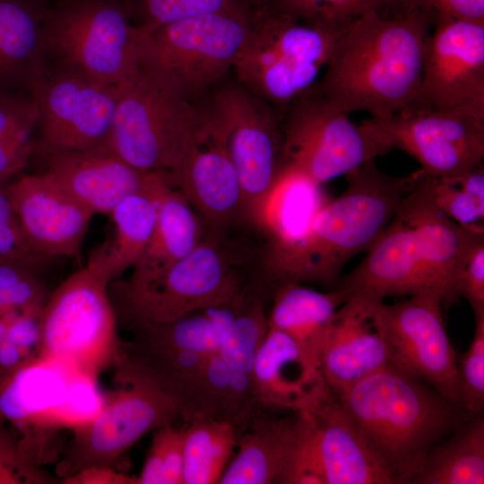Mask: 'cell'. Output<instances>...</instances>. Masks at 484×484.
<instances>
[{"instance_id":"obj_32","label":"cell","mask_w":484,"mask_h":484,"mask_svg":"<svg viewBox=\"0 0 484 484\" xmlns=\"http://www.w3.org/2000/svg\"><path fill=\"white\" fill-rule=\"evenodd\" d=\"M238 431L225 420L196 418L184 428L183 484L219 483Z\"/></svg>"},{"instance_id":"obj_17","label":"cell","mask_w":484,"mask_h":484,"mask_svg":"<svg viewBox=\"0 0 484 484\" xmlns=\"http://www.w3.org/2000/svg\"><path fill=\"white\" fill-rule=\"evenodd\" d=\"M369 122L393 148L405 151L432 177H452L484 165V119L414 106Z\"/></svg>"},{"instance_id":"obj_25","label":"cell","mask_w":484,"mask_h":484,"mask_svg":"<svg viewBox=\"0 0 484 484\" xmlns=\"http://www.w3.org/2000/svg\"><path fill=\"white\" fill-rule=\"evenodd\" d=\"M45 0H0V91L29 93L46 64Z\"/></svg>"},{"instance_id":"obj_16","label":"cell","mask_w":484,"mask_h":484,"mask_svg":"<svg viewBox=\"0 0 484 484\" xmlns=\"http://www.w3.org/2000/svg\"><path fill=\"white\" fill-rule=\"evenodd\" d=\"M419 105L484 119V23L436 14Z\"/></svg>"},{"instance_id":"obj_33","label":"cell","mask_w":484,"mask_h":484,"mask_svg":"<svg viewBox=\"0 0 484 484\" xmlns=\"http://www.w3.org/2000/svg\"><path fill=\"white\" fill-rule=\"evenodd\" d=\"M39 108L26 92L0 91V182L19 173L33 154Z\"/></svg>"},{"instance_id":"obj_5","label":"cell","mask_w":484,"mask_h":484,"mask_svg":"<svg viewBox=\"0 0 484 484\" xmlns=\"http://www.w3.org/2000/svg\"><path fill=\"white\" fill-rule=\"evenodd\" d=\"M253 13L244 7L152 29L135 26L137 71L168 93L197 103L233 70Z\"/></svg>"},{"instance_id":"obj_37","label":"cell","mask_w":484,"mask_h":484,"mask_svg":"<svg viewBox=\"0 0 484 484\" xmlns=\"http://www.w3.org/2000/svg\"><path fill=\"white\" fill-rule=\"evenodd\" d=\"M133 23L152 29L200 14L251 7L246 0H120Z\"/></svg>"},{"instance_id":"obj_49","label":"cell","mask_w":484,"mask_h":484,"mask_svg":"<svg viewBox=\"0 0 484 484\" xmlns=\"http://www.w3.org/2000/svg\"><path fill=\"white\" fill-rule=\"evenodd\" d=\"M272 0H246L252 9L257 10L267 5Z\"/></svg>"},{"instance_id":"obj_1","label":"cell","mask_w":484,"mask_h":484,"mask_svg":"<svg viewBox=\"0 0 484 484\" xmlns=\"http://www.w3.org/2000/svg\"><path fill=\"white\" fill-rule=\"evenodd\" d=\"M411 187L367 256L334 288L347 297L382 302L387 297L430 294L443 306L459 298V275L484 233L465 229L443 213L425 176L413 172Z\"/></svg>"},{"instance_id":"obj_50","label":"cell","mask_w":484,"mask_h":484,"mask_svg":"<svg viewBox=\"0 0 484 484\" xmlns=\"http://www.w3.org/2000/svg\"><path fill=\"white\" fill-rule=\"evenodd\" d=\"M9 310H7L5 308V307L4 306L3 302H2V299L0 298V316H2L4 314H5L6 312H8Z\"/></svg>"},{"instance_id":"obj_35","label":"cell","mask_w":484,"mask_h":484,"mask_svg":"<svg viewBox=\"0 0 484 484\" xmlns=\"http://www.w3.org/2000/svg\"><path fill=\"white\" fill-rule=\"evenodd\" d=\"M268 329L264 298L245 299L224 333L216 354L229 367L251 376L255 355Z\"/></svg>"},{"instance_id":"obj_42","label":"cell","mask_w":484,"mask_h":484,"mask_svg":"<svg viewBox=\"0 0 484 484\" xmlns=\"http://www.w3.org/2000/svg\"><path fill=\"white\" fill-rule=\"evenodd\" d=\"M0 259L23 261L39 266L51 261L35 251L28 242L10 199L8 182H0Z\"/></svg>"},{"instance_id":"obj_3","label":"cell","mask_w":484,"mask_h":484,"mask_svg":"<svg viewBox=\"0 0 484 484\" xmlns=\"http://www.w3.org/2000/svg\"><path fill=\"white\" fill-rule=\"evenodd\" d=\"M334 396L395 484H409L459 423L458 407L392 365Z\"/></svg>"},{"instance_id":"obj_31","label":"cell","mask_w":484,"mask_h":484,"mask_svg":"<svg viewBox=\"0 0 484 484\" xmlns=\"http://www.w3.org/2000/svg\"><path fill=\"white\" fill-rule=\"evenodd\" d=\"M445 442L428 453L409 484H483L484 419L474 418L456 426Z\"/></svg>"},{"instance_id":"obj_48","label":"cell","mask_w":484,"mask_h":484,"mask_svg":"<svg viewBox=\"0 0 484 484\" xmlns=\"http://www.w3.org/2000/svg\"><path fill=\"white\" fill-rule=\"evenodd\" d=\"M18 310L12 309L0 316V347L4 340L8 325Z\"/></svg>"},{"instance_id":"obj_24","label":"cell","mask_w":484,"mask_h":484,"mask_svg":"<svg viewBox=\"0 0 484 484\" xmlns=\"http://www.w3.org/2000/svg\"><path fill=\"white\" fill-rule=\"evenodd\" d=\"M329 200L323 184L285 166L265 200L257 226L267 238L264 272L300 242Z\"/></svg>"},{"instance_id":"obj_8","label":"cell","mask_w":484,"mask_h":484,"mask_svg":"<svg viewBox=\"0 0 484 484\" xmlns=\"http://www.w3.org/2000/svg\"><path fill=\"white\" fill-rule=\"evenodd\" d=\"M198 103L160 89L138 71L119 85L107 147L133 167L169 173L203 135Z\"/></svg>"},{"instance_id":"obj_29","label":"cell","mask_w":484,"mask_h":484,"mask_svg":"<svg viewBox=\"0 0 484 484\" xmlns=\"http://www.w3.org/2000/svg\"><path fill=\"white\" fill-rule=\"evenodd\" d=\"M346 300L337 288L321 292L301 283L283 284L273 290L268 324L290 336L318 367L327 328Z\"/></svg>"},{"instance_id":"obj_45","label":"cell","mask_w":484,"mask_h":484,"mask_svg":"<svg viewBox=\"0 0 484 484\" xmlns=\"http://www.w3.org/2000/svg\"><path fill=\"white\" fill-rule=\"evenodd\" d=\"M41 310H18L12 318L5 338L30 359H39Z\"/></svg>"},{"instance_id":"obj_2","label":"cell","mask_w":484,"mask_h":484,"mask_svg":"<svg viewBox=\"0 0 484 484\" xmlns=\"http://www.w3.org/2000/svg\"><path fill=\"white\" fill-rule=\"evenodd\" d=\"M435 19L433 11L419 7L359 16L335 42L317 88L343 112L364 111L375 120L419 105Z\"/></svg>"},{"instance_id":"obj_18","label":"cell","mask_w":484,"mask_h":484,"mask_svg":"<svg viewBox=\"0 0 484 484\" xmlns=\"http://www.w3.org/2000/svg\"><path fill=\"white\" fill-rule=\"evenodd\" d=\"M33 153L43 160L42 173L93 215H108L125 197L152 189L163 174L136 169L108 147L66 151L35 142Z\"/></svg>"},{"instance_id":"obj_27","label":"cell","mask_w":484,"mask_h":484,"mask_svg":"<svg viewBox=\"0 0 484 484\" xmlns=\"http://www.w3.org/2000/svg\"><path fill=\"white\" fill-rule=\"evenodd\" d=\"M203 237V220L168 179L160 194L154 230L124 282L140 286L154 280L192 252Z\"/></svg>"},{"instance_id":"obj_9","label":"cell","mask_w":484,"mask_h":484,"mask_svg":"<svg viewBox=\"0 0 484 484\" xmlns=\"http://www.w3.org/2000/svg\"><path fill=\"white\" fill-rule=\"evenodd\" d=\"M218 236L204 235L186 257L145 284L110 283L117 322L169 323L241 300L245 290Z\"/></svg>"},{"instance_id":"obj_30","label":"cell","mask_w":484,"mask_h":484,"mask_svg":"<svg viewBox=\"0 0 484 484\" xmlns=\"http://www.w3.org/2000/svg\"><path fill=\"white\" fill-rule=\"evenodd\" d=\"M245 298L237 303L200 310L169 323L118 322L134 338L130 342L149 348L217 353L223 334L231 324Z\"/></svg>"},{"instance_id":"obj_43","label":"cell","mask_w":484,"mask_h":484,"mask_svg":"<svg viewBox=\"0 0 484 484\" xmlns=\"http://www.w3.org/2000/svg\"><path fill=\"white\" fill-rule=\"evenodd\" d=\"M48 480L26 461L18 436L0 420V484L46 483Z\"/></svg>"},{"instance_id":"obj_26","label":"cell","mask_w":484,"mask_h":484,"mask_svg":"<svg viewBox=\"0 0 484 484\" xmlns=\"http://www.w3.org/2000/svg\"><path fill=\"white\" fill-rule=\"evenodd\" d=\"M167 182L163 173L152 189L125 197L108 214L112 234L91 251L86 263L107 284L132 269L143 253L155 228L160 194Z\"/></svg>"},{"instance_id":"obj_28","label":"cell","mask_w":484,"mask_h":484,"mask_svg":"<svg viewBox=\"0 0 484 484\" xmlns=\"http://www.w3.org/2000/svg\"><path fill=\"white\" fill-rule=\"evenodd\" d=\"M255 419L238 436V451L228 463L219 484L278 483L297 441L298 416Z\"/></svg>"},{"instance_id":"obj_10","label":"cell","mask_w":484,"mask_h":484,"mask_svg":"<svg viewBox=\"0 0 484 484\" xmlns=\"http://www.w3.org/2000/svg\"><path fill=\"white\" fill-rule=\"evenodd\" d=\"M117 328L108 284L85 264L52 290L42 308L39 359L94 378L118 358Z\"/></svg>"},{"instance_id":"obj_44","label":"cell","mask_w":484,"mask_h":484,"mask_svg":"<svg viewBox=\"0 0 484 484\" xmlns=\"http://www.w3.org/2000/svg\"><path fill=\"white\" fill-rule=\"evenodd\" d=\"M456 293L469 302L473 315L484 314V242L477 246L462 270Z\"/></svg>"},{"instance_id":"obj_39","label":"cell","mask_w":484,"mask_h":484,"mask_svg":"<svg viewBox=\"0 0 484 484\" xmlns=\"http://www.w3.org/2000/svg\"><path fill=\"white\" fill-rule=\"evenodd\" d=\"M184 428L156 429L136 484H183Z\"/></svg>"},{"instance_id":"obj_46","label":"cell","mask_w":484,"mask_h":484,"mask_svg":"<svg viewBox=\"0 0 484 484\" xmlns=\"http://www.w3.org/2000/svg\"><path fill=\"white\" fill-rule=\"evenodd\" d=\"M399 11L425 8L436 14L484 23V0H398Z\"/></svg>"},{"instance_id":"obj_36","label":"cell","mask_w":484,"mask_h":484,"mask_svg":"<svg viewBox=\"0 0 484 484\" xmlns=\"http://www.w3.org/2000/svg\"><path fill=\"white\" fill-rule=\"evenodd\" d=\"M264 7L303 21L343 28L371 12L399 11L398 0H272Z\"/></svg>"},{"instance_id":"obj_34","label":"cell","mask_w":484,"mask_h":484,"mask_svg":"<svg viewBox=\"0 0 484 484\" xmlns=\"http://www.w3.org/2000/svg\"><path fill=\"white\" fill-rule=\"evenodd\" d=\"M424 176L443 213L465 229L484 233V165L452 177Z\"/></svg>"},{"instance_id":"obj_22","label":"cell","mask_w":484,"mask_h":484,"mask_svg":"<svg viewBox=\"0 0 484 484\" xmlns=\"http://www.w3.org/2000/svg\"><path fill=\"white\" fill-rule=\"evenodd\" d=\"M324 471L326 484H391L364 438L328 391L300 411Z\"/></svg>"},{"instance_id":"obj_12","label":"cell","mask_w":484,"mask_h":484,"mask_svg":"<svg viewBox=\"0 0 484 484\" xmlns=\"http://www.w3.org/2000/svg\"><path fill=\"white\" fill-rule=\"evenodd\" d=\"M122 387L94 416L73 426V436L58 465L63 480L82 471L112 464L151 430L174 425L176 402L150 376L118 358Z\"/></svg>"},{"instance_id":"obj_7","label":"cell","mask_w":484,"mask_h":484,"mask_svg":"<svg viewBox=\"0 0 484 484\" xmlns=\"http://www.w3.org/2000/svg\"><path fill=\"white\" fill-rule=\"evenodd\" d=\"M197 103L223 137L239 178L245 220L257 228L265 200L286 166L281 114L238 81H223Z\"/></svg>"},{"instance_id":"obj_41","label":"cell","mask_w":484,"mask_h":484,"mask_svg":"<svg viewBox=\"0 0 484 484\" xmlns=\"http://www.w3.org/2000/svg\"><path fill=\"white\" fill-rule=\"evenodd\" d=\"M299 419L297 441L281 474L279 484H326L321 462L315 448L305 416L296 412Z\"/></svg>"},{"instance_id":"obj_40","label":"cell","mask_w":484,"mask_h":484,"mask_svg":"<svg viewBox=\"0 0 484 484\" xmlns=\"http://www.w3.org/2000/svg\"><path fill=\"white\" fill-rule=\"evenodd\" d=\"M471 344L458 360L459 407L471 416L484 411V314L474 315Z\"/></svg>"},{"instance_id":"obj_11","label":"cell","mask_w":484,"mask_h":484,"mask_svg":"<svg viewBox=\"0 0 484 484\" xmlns=\"http://www.w3.org/2000/svg\"><path fill=\"white\" fill-rule=\"evenodd\" d=\"M47 60L119 86L136 72V27L120 0H58L45 21Z\"/></svg>"},{"instance_id":"obj_21","label":"cell","mask_w":484,"mask_h":484,"mask_svg":"<svg viewBox=\"0 0 484 484\" xmlns=\"http://www.w3.org/2000/svg\"><path fill=\"white\" fill-rule=\"evenodd\" d=\"M203 135L182 163L167 173L203 224L217 234L221 229L245 220L244 200L238 173L220 133L204 118Z\"/></svg>"},{"instance_id":"obj_47","label":"cell","mask_w":484,"mask_h":484,"mask_svg":"<svg viewBox=\"0 0 484 484\" xmlns=\"http://www.w3.org/2000/svg\"><path fill=\"white\" fill-rule=\"evenodd\" d=\"M63 483H112V484H136L135 478L115 471L112 468H94L82 471L63 480Z\"/></svg>"},{"instance_id":"obj_4","label":"cell","mask_w":484,"mask_h":484,"mask_svg":"<svg viewBox=\"0 0 484 484\" xmlns=\"http://www.w3.org/2000/svg\"><path fill=\"white\" fill-rule=\"evenodd\" d=\"M345 177L342 193L324 204L300 242L265 272L274 289L318 283L333 290L346 264L367 251L392 220L414 174L390 176L369 160Z\"/></svg>"},{"instance_id":"obj_6","label":"cell","mask_w":484,"mask_h":484,"mask_svg":"<svg viewBox=\"0 0 484 484\" xmlns=\"http://www.w3.org/2000/svg\"><path fill=\"white\" fill-rule=\"evenodd\" d=\"M343 29L254 10L233 67L237 81L281 112L316 85Z\"/></svg>"},{"instance_id":"obj_38","label":"cell","mask_w":484,"mask_h":484,"mask_svg":"<svg viewBox=\"0 0 484 484\" xmlns=\"http://www.w3.org/2000/svg\"><path fill=\"white\" fill-rule=\"evenodd\" d=\"M42 266L0 259V298L7 310H41L50 293L40 274Z\"/></svg>"},{"instance_id":"obj_20","label":"cell","mask_w":484,"mask_h":484,"mask_svg":"<svg viewBox=\"0 0 484 484\" xmlns=\"http://www.w3.org/2000/svg\"><path fill=\"white\" fill-rule=\"evenodd\" d=\"M378 303L350 297L339 307L327 328L318 368L333 395L390 365L376 315Z\"/></svg>"},{"instance_id":"obj_19","label":"cell","mask_w":484,"mask_h":484,"mask_svg":"<svg viewBox=\"0 0 484 484\" xmlns=\"http://www.w3.org/2000/svg\"><path fill=\"white\" fill-rule=\"evenodd\" d=\"M10 199L30 245L51 260L79 258L94 216L44 173L8 183Z\"/></svg>"},{"instance_id":"obj_23","label":"cell","mask_w":484,"mask_h":484,"mask_svg":"<svg viewBox=\"0 0 484 484\" xmlns=\"http://www.w3.org/2000/svg\"><path fill=\"white\" fill-rule=\"evenodd\" d=\"M251 377L258 403L293 412L307 409L329 391L298 344L272 327L255 355Z\"/></svg>"},{"instance_id":"obj_14","label":"cell","mask_w":484,"mask_h":484,"mask_svg":"<svg viewBox=\"0 0 484 484\" xmlns=\"http://www.w3.org/2000/svg\"><path fill=\"white\" fill-rule=\"evenodd\" d=\"M28 92L39 108L37 143L66 151L107 147L119 86L47 60Z\"/></svg>"},{"instance_id":"obj_15","label":"cell","mask_w":484,"mask_h":484,"mask_svg":"<svg viewBox=\"0 0 484 484\" xmlns=\"http://www.w3.org/2000/svg\"><path fill=\"white\" fill-rule=\"evenodd\" d=\"M442 307L438 297L419 294L392 305L379 302L376 315L390 365L460 409L458 359L445 327Z\"/></svg>"},{"instance_id":"obj_13","label":"cell","mask_w":484,"mask_h":484,"mask_svg":"<svg viewBox=\"0 0 484 484\" xmlns=\"http://www.w3.org/2000/svg\"><path fill=\"white\" fill-rule=\"evenodd\" d=\"M317 84V83H316ZM286 165L324 184L345 176L392 147L369 122L357 125L317 85L280 112Z\"/></svg>"}]
</instances>
